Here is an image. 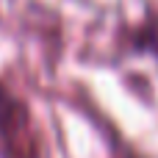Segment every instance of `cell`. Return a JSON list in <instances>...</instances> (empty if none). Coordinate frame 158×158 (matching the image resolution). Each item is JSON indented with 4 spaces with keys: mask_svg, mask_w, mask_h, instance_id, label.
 Listing matches in <instances>:
<instances>
[{
    "mask_svg": "<svg viewBox=\"0 0 158 158\" xmlns=\"http://www.w3.org/2000/svg\"><path fill=\"white\" fill-rule=\"evenodd\" d=\"M25 108L11 94L0 92V156L3 158H33V150L25 147Z\"/></svg>",
    "mask_w": 158,
    "mask_h": 158,
    "instance_id": "obj_1",
    "label": "cell"
}]
</instances>
